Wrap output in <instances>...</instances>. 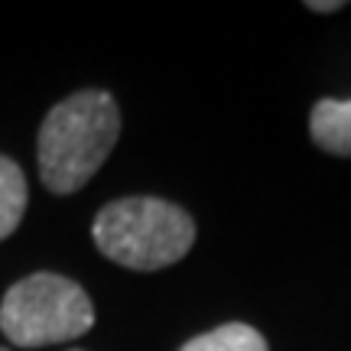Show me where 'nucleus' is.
I'll use <instances>...</instances> for the list:
<instances>
[{
	"label": "nucleus",
	"mask_w": 351,
	"mask_h": 351,
	"mask_svg": "<svg viewBox=\"0 0 351 351\" xmlns=\"http://www.w3.org/2000/svg\"><path fill=\"white\" fill-rule=\"evenodd\" d=\"M309 134L315 147L335 156H351V98H322L309 114Z\"/></svg>",
	"instance_id": "20e7f679"
},
{
	"label": "nucleus",
	"mask_w": 351,
	"mask_h": 351,
	"mask_svg": "<svg viewBox=\"0 0 351 351\" xmlns=\"http://www.w3.org/2000/svg\"><path fill=\"white\" fill-rule=\"evenodd\" d=\"M91 238L108 261L147 274L186 257L195 241V221L173 202L134 195L104 205Z\"/></svg>",
	"instance_id": "f03ea898"
},
{
	"label": "nucleus",
	"mask_w": 351,
	"mask_h": 351,
	"mask_svg": "<svg viewBox=\"0 0 351 351\" xmlns=\"http://www.w3.org/2000/svg\"><path fill=\"white\" fill-rule=\"evenodd\" d=\"M121 111L108 91H78L59 101L39 127V179L52 195H72L111 156Z\"/></svg>",
	"instance_id": "f257e3e1"
},
{
	"label": "nucleus",
	"mask_w": 351,
	"mask_h": 351,
	"mask_svg": "<svg viewBox=\"0 0 351 351\" xmlns=\"http://www.w3.org/2000/svg\"><path fill=\"white\" fill-rule=\"evenodd\" d=\"M0 351H3V348H0Z\"/></svg>",
	"instance_id": "6e6552de"
},
{
	"label": "nucleus",
	"mask_w": 351,
	"mask_h": 351,
	"mask_svg": "<svg viewBox=\"0 0 351 351\" xmlns=\"http://www.w3.org/2000/svg\"><path fill=\"white\" fill-rule=\"evenodd\" d=\"M95 326V306L75 280L33 274L13 283L0 302V328L20 348L82 339Z\"/></svg>",
	"instance_id": "7ed1b4c3"
},
{
	"label": "nucleus",
	"mask_w": 351,
	"mask_h": 351,
	"mask_svg": "<svg viewBox=\"0 0 351 351\" xmlns=\"http://www.w3.org/2000/svg\"><path fill=\"white\" fill-rule=\"evenodd\" d=\"M26 176L10 156H0V241L10 238L26 212Z\"/></svg>",
	"instance_id": "39448f33"
},
{
	"label": "nucleus",
	"mask_w": 351,
	"mask_h": 351,
	"mask_svg": "<svg viewBox=\"0 0 351 351\" xmlns=\"http://www.w3.org/2000/svg\"><path fill=\"white\" fill-rule=\"evenodd\" d=\"M306 7H309V10H315V13H332V10H341L345 3H341V0H322V3H319V0H309Z\"/></svg>",
	"instance_id": "0eeeda50"
},
{
	"label": "nucleus",
	"mask_w": 351,
	"mask_h": 351,
	"mask_svg": "<svg viewBox=\"0 0 351 351\" xmlns=\"http://www.w3.org/2000/svg\"><path fill=\"white\" fill-rule=\"evenodd\" d=\"M179 351H267V341L257 328L244 326V322H228V326H218L215 332L195 335Z\"/></svg>",
	"instance_id": "423d86ee"
}]
</instances>
